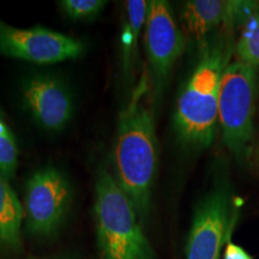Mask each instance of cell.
<instances>
[{"mask_svg":"<svg viewBox=\"0 0 259 259\" xmlns=\"http://www.w3.org/2000/svg\"><path fill=\"white\" fill-rule=\"evenodd\" d=\"M142 82L120 114L114 143L115 179L145 219L150 210L151 191L157 169V142L154 116L144 105Z\"/></svg>","mask_w":259,"mask_h":259,"instance_id":"obj_1","label":"cell"},{"mask_svg":"<svg viewBox=\"0 0 259 259\" xmlns=\"http://www.w3.org/2000/svg\"><path fill=\"white\" fill-rule=\"evenodd\" d=\"M232 50L223 40L204 44L199 60L181 89L174 113V130L184 147L202 150L218 132L219 95Z\"/></svg>","mask_w":259,"mask_h":259,"instance_id":"obj_2","label":"cell"},{"mask_svg":"<svg viewBox=\"0 0 259 259\" xmlns=\"http://www.w3.org/2000/svg\"><path fill=\"white\" fill-rule=\"evenodd\" d=\"M94 213L100 259H155L137 210L106 168L96 177Z\"/></svg>","mask_w":259,"mask_h":259,"instance_id":"obj_3","label":"cell"},{"mask_svg":"<svg viewBox=\"0 0 259 259\" xmlns=\"http://www.w3.org/2000/svg\"><path fill=\"white\" fill-rule=\"evenodd\" d=\"M257 67L240 59L227 65L219 95L223 143L239 162L250 155L254 134Z\"/></svg>","mask_w":259,"mask_h":259,"instance_id":"obj_4","label":"cell"},{"mask_svg":"<svg viewBox=\"0 0 259 259\" xmlns=\"http://www.w3.org/2000/svg\"><path fill=\"white\" fill-rule=\"evenodd\" d=\"M240 206L227 184H219L194 210L186 259H221L239 220Z\"/></svg>","mask_w":259,"mask_h":259,"instance_id":"obj_5","label":"cell"},{"mask_svg":"<svg viewBox=\"0 0 259 259\" xmlns=\"http://www.w3.org/2000/svg\"><path fill=\"white\" fill-rule=\"evenodd\" d=\"M72 199V186L63 171L56 167H45L35 171L25 185L27 231L42 239L56 235L64 225Z\"/></svg>","mask_w":259,"mask_h":259,"instance_id":"obj_6","label":"cell"},{"mask_svg":"<svg viewBox=\"0 0 259 259\" xmlns=\"http://www.w3.org/2000/svg\"><path fill=\"white\" fill-rule=\"evenodd\" d=\"M85 46L78 38L44 27L18 29L0 19V53L35 64L76 59Z\"/></svg>","mask_w":259,"mask_h":259,"instance_id":"obj_7","label":"cell"},{"mask_svg":"<svg viewBox=\"0 0 259 259\" xmlns=\"http://www.w3.org/2000/svg\"><path fill=\"white\" fill-rule=\"evenodd\" d=\"M145 50L155 92L161 93L174 64L185 50V36L178 27L168 2H149Z\"/></svg>","mask_w":259,"mask_h":259,"instance_id":"obj_8","label":"cell"},{"mask_svg":"<svg viewBox=\"0 0 259 259\" xmlns=\"http://www.w3.org/2000/svg\"><path fill=\"white\" fill-rule=\"evenodd\" d=\"M23 100L32 119L42 128L59 132L69 124L73 100L69 88L53 73H32L23 83Z\"/></svg>","mask_w":259,"mask_h":259,"instance_id":"obj_9","label":"cell"},{"mask_svg":"<svg viewBox=\"0 0 259 259\" xmlns=\"http://www.w3.org/2000/svg\"><path fill=\"white\" fill-rule=\"evenodd\" d=\"M247 3L223 0H191L181 12L184 28L194 40L204 42L210 32L222 23H233L244 14Z\"/></svg>","mask_w":259,"mask_h":259,"instance_id":"obj_10","label":"cell"},{"mask_svg":"<svg viewBox=\"0 0 259 259\" xmlns=\"http://www.w3.org/2000/svg\"><path fill=\"white\" fill-rule=\"evenodd\" d=\"M24 209L8 179L0 174V250L17 252L22 247Z\"/></svg>","mask_w":259,"mask_h":259,"instance_id":"obj_11","label":"cell"},{"mask_svg":"<svg viewBox=\"0 0 259 259\" xmlns=\"http://www.w3.org/2000/svg\"><path fill=\"white\" fill-rule=\"evenodd\" d=\"M126 25L122 35V65L125 73L134 72L139 32L145 24L149 2L128 0L126 2Z\"/></svg>","mask_w":259,"mask_h":259,"instance_id":"obj_12","label":"cell"},{"mask_svg":"<svg viewBox=\"0 0 259 259\" xmlns=\"http://www.w3.org/2000/svg\"><path fill=\"white\" fill-rule=\"evenodd\" d=\"M242 30L236 44V53L244 63L259 66V8L246 12Z\"/></svg>","mask_w":259,"mask_h":259,"instance_id":"obj_13","label":"cell"},{"mask_svg":"<svg viewBox=\"0 0 259 259\" xmlns=\"http://www.w3.org/2000/svg\"><path fill=\"white\" fill-rule=\"evenodd\" d=\"M17 142L0 109V174L5 179H11L17 169Z\"/></svg>","mask_w":259,"mask_h":259,"instance_id":"obj_14","label":"cell"},{"mask_svg":"<svg viewBox=\"0 0 259 259\" xmlns=\"http://www.w3.org/2000/svg\"><path fill=\"white\" fill-rule=\"evenodd\" d=\"M60 8L67 17L73 21L94 19L105 9L107 2L102 0H63Z\"/></svg>","mask_w":259,"mask_h":259,"instance_id":"obj_15","label":"cell"},{"mask_svg":"<svg viewBox=\"0 0 259 259\" xmlns=\"http://www.w3.org/2000/svg\"><path fill=\"white\" fill-rule=\"evenodd\" d=\"M222 259H253V257L247 251L244 250L241 246L234 244L231 240L225 246Z\"/></svg>","mask_w":259,"mask_h":259,"instance_id":"obj_16","label":"cell"},{"mask_svg":"<svg viewBox=\"0 0 259 259\" xmlns=\"http://www.w3.org/2000/svg\"><path fill=\"white\" fill-rule=\"evenodd\" d=\"M48 259H66V258H48Z\"/></svg>","mask_w":259,"mask_h":259,"instance_id":"obj_17","label":"cell"}]
</instances>
